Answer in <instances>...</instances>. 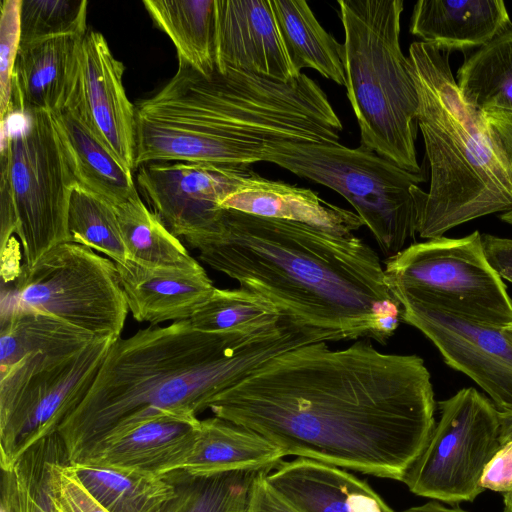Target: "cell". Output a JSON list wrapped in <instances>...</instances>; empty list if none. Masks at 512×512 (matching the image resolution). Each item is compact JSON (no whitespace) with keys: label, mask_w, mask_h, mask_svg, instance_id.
I'll use <instances>...</instances> for the list:
<instances>
[{"label":"cell","mask_w":512,"mask_h":512,"mask_svg":"<svg viewBox=\"0 0 512 512\" xmlns=\"http://www.w3.org/2000/svg\"><path fill=\"white\" fill-rule=\"evenodd\" d=\"M431 375L417 355L370 340L325 341L274 357L215 396L214 416L294 455L402 481L435 427Z\"/></svg>","instance_id":"cell-1"},{"label":"cell","mask_w":512,"mask_h":512,"mask_svg":"<svg viewBox=\"0 0 512 512\" xmlns=\"http://www.w3.org/2000/svg\"><path fill=\"white\" fill-rule=\"evenodd\" d=\"M188 245L212 269L334 341L386 344L401 321L378 254L354 234L223 208L216 231Z\"/></svg>","instance_id":"cell-2"},{"label":"cell","mask_w":512,"mask_h":512,"mask_svg":"<svg viewBox=\"0 0 512 512\" xmlns=\"http://www.w3.org/2000/svg\"><path fill=\"white\" fill-rule=\"evenodd\" d=\"M328 340L329 334L288 315L251 332H203L182 320L119 338L84 399L57 430L68 462L105 435L162 413L197 416L274 357Z\"/></svg>","instance_id":"cell-3"},{"label":"cell","mask_w":512,"mask_h":512,"mask_svg":"<svg viewBox=\"0 0 512 512\" xmlns=\"http://www.w3.org/2000/svg\"><path fill=\"white\" fill-rule=\"evenodd\" d=\"M135 111L136 170L172 161L250 167L282 143L339 142L343 128L304 73L288 83L236 69L205 76L181 59Z\"/></svg>","instance_id":"cell-4"},{"label":"cell","mask_w":512,"mask_h":512,"mask_svg":"<svg viewBox=\"0 0 512 512\" xmlns=\"http://www.w3.org/2000/svg\"><path fill=\"white\" fill-rule=\"evenodd\" d=\"M408 60L430 167L428 191L413 187L419 236L442 237L463 223L511 210L512 174L482 112L463 100L448 52L417 41L410 45Z\"/></svg>","instance_id":"cell-5"},{"label":"cell","mask_w":512,"mask_h":512,"mask_svg":"<svg viewBox=\"0 0 512 512\" xmlns=\"http://www.w3.org/2000/svg\"><path fill=\"white\" fill-rule=\"evenodd\" d=\"M347 97L361 144L422 174L415 140L418 94L400 46L402 0H339Z\"/></svg>","instance_id":"cell-6"},{"label":"cell","mask_w":512,"mask_h":512,"mask_svg":"<svg viewBox=\"0 0 512 512\" xmlns=\"http://www.w3.org/2000/svg\"><path fill=\"white\" fill-rule=\"evenodd\" d=\"M264 161L344 197L385 256L399 253L415 238L413 187L425 181L423 174L406 171L365 145L349 148L339 142L282 143L271 148Z\"/></svg>","instance_id":"cell-7"},{"label":"cell","mask_w":512,"mask_h":512,"mask_svg":"<svg viewBox=\"0 0 512 512\" xmlns=\"http://www.w3.org/2000/svg\"><path fill=\"white\" fill-rule=\"evenodd\" d=\"M116 340L96 337L70 355H29L0 372L2 470H12L25 452L57 433L86 396Z\"/></svg>","instance_id":"cell-8"},{"label":"cell","mask_w":512,"mask_h":512,"mask_svg":"<svg viewBox=\"0 0 512 512\" xmlns=\"http://www.w3.org/2000/svg\"><path fill=\"white\" fill-rule=\"evenodd\" d=\"M1 120V177L8 182L24 263L69 242L67 212L75 185L50 113L23 115V125Z\"/></svg>","instance_id":"cell-9"},{"label":"cell","mask_w":512,"mask_h":512,"mask_svg":"<svg viewBox=\"0 0 512 512\" xmlns=\"http://www.w3.org/2000/svg\"><path fill=\"white\" fill-rule=\"evenodd\" d=\"M384 272L392 293L488 325L512 323V299L485 258L479 231L413 243L387 257Z\"/></svg>","instance_id":"cell-10"},{"label":"cell","mask_w":512,"mask_h":512,"mask_svg":"<svg viewBox=\"0 0 512 512\" xmlns=\"http://www.w3.org/2000/svg\"><path fill=\"white\" fill-rule=\"evenodd\" d=\"M2 303L58 318L95 336L119 339L128 304L116 263L73 242L21 265Z\"/></svg>","instance_id":"cell-11"},{"label":"cell","mask_w":512,"mask_h":512,"mask_svg":"<svg viewBox=\"0 0 512 512\" xmlns=\"http://www.w3.org/2000/svg\"><path fill=\"white\" fill-rule=\"evenodd\" d=\"M438 405L440 420L402 482L419 496L472 501L484 491L483 471L501 447L499 411L472 387Z\"/></svg>","instance_id":"cell-12"},{"label":"cell","mask_w":512,"mask_h":512,"mask_svg":"<svg viewBox=\"0 0 512 512\" xmlns=\"http://www.w3.org/2000/svg\"><path fill=\"white\" fill-rule=\"evenodd\" d=\"M393 294L401 304V321L422 332L446 364L471 378L498 410L512 411V340L503 327Z\"/></svg>","instance_id":"cell-13"},{"label":"cell","mask_w":512,"mask_h":512,"mask_svg":"<svg viewBox=\"0 0 512 512\" xmlns=\"http://www.w3.org/2000/svg\"><path fill=\"white\" fill-rule=\"evenodd\" d=\"M137 184L153 212L186 242L216 231L223 208L253 170L197 162H150L141 165Z\"/></svg>","instance_id":"cell-14"},{"label":"cell","mask_w":512,"mask_h":512,"mask_svg":"<svg viewBox=\"0 0 512 512\" xmlns=\"http://www.w3.org/2000/svg\"><path fill=\"white\" fill-rule=\"evenodd\" d=\"M124 64L105 37L82 36L74 81L64 108L70 110L130 172L136 171V111L123 85Z\"/></svg>","instance_id":"cell-15"},{"label":"cell","mask_w":512,"mask_h":512,"mask_svg":"<svg viewBox=\"0 0 512 512\" xmlns=\"http://www.w3.org/2000/svg\"><path fill=\"white\" fill-rule=\"evenodd\" d=\"M217 71H248L279 82L301 74L294 70L270 0H215Z\"/></svg>","instance_id":"cell-16"},{"label":"cell","mask_w":512,"mask_h":512,"mask_svg":"<svg viewBox=\"0 0 512 512\" xmlns=\"http://www.w3.org/2000/svg\"><path fill=\"white\" fill-rule=\"evenodd\" d=\"M200 419L166 412L105 435L73 463L132 467L167 475L189 454Z\"/></svg>","instance_id":"cell-17"},{"label":"cell","mask_w":512,"mask_h":512,"mask_svg":"<svg viewBox=\"0 0 512 512\" xmlns=\"http://www.w3.org/2000/svg\"><path fill=\"white\" fill-rule=\"evenodd\" d=\"M116 267L133 318L152 326L189 320L215 289L197 261L187 266H152L128 260Z\"/></svg>","instance_id":"cell-18"},{"label":"cell","mask_w":512,"mask_h":512,"mask_svg":"<svg viewBox=\"0 0 512 512\" xmlns=\"http://www.w3.org/2000/svg\"><path fill=\"white\" fill-rule=\"evenodd\" d=\"M266 478L298 512H395L366 481L313 459L281 463Z\"/></svg>","instance_id":"cell-19"},{"label":"cell","mask_w":512,"mask_h":512,"mask_svg":"<svg viewBox=\"0 0 512 512\" xmlns=\"http://www.w3.org/2000/svg\"><path fill=\"white\" fill-rule=\"evenodd\" d=\"M284 456L265 436L214 416L200 420L189 454L164 477L174 484L232 471L272 470Z\"/></svg>","instance_id":"cell-20"},{"label":"cell","mask_w":512,"mask_h":512,"mask_svg":"<svg viewBox=\"0 0 512 512\" xmlns=\"http://www.w3.org/2000/svg\"><path fill=\"white\" fill-rule=\"evenodd\" d=\"M81 38L67 35L20 45L12 76L15 114H51L65 107Z\"/></svg>","instance_id":"cell-21"},{"label":"cell","mask_w":512,"mask_h":512,"mask_svg":"<svg viewBox=\"0 0 512 512\" xmlns=\"http://www.w3.org/2000/svg\"><path fill=\"white\" fill-rule=\"evenodd\" d=\"M220 207L305 223L341 235L354 234L364 225L357 213L323 200L311 189L266 179L254 171Z\"/></svg>","instance_id":"cell-22"},{"label":"cell","mask_w":512,"mask_h":512,"mask_svg":"<svg viewBox=\"0 0 512 512\" xmlns=\"http://www.w3.org/2000/svg\"><path fill=\"white\" fill-rule=\"evenodd\" d=\"M511 25L502 0H420L410 32L449 52L480 48Z\"/></svg>","instance_id":"cell-23"},{"label":"cell","mask_w":512,"mask_h":512,"mask_svg":"<svg viewBox=\"0 0 512 512\" xmlns=\"http://www.w3.org/2000/svg\"><path fill=\"white\" fill-rule=\"evenodd\" d=\"M51 116L76 185L113 206L137 191L133 173L70 110L62 108Z\"/></svg>","instance_id":"cell-24"},{"label":"cell","mask_w":512,"mask_h":512,"mask_svg":"<svg viewBox=\"0 0 512 512\" xmlns=\"http://www.w3.org/2000/svg\"><path fill=\"white\" fill-rule=\"evenodd\" d=\"M96 337L53 316L2 303L0 372L37 353L52 356L74 354Z\"/></svg>","instance_id":"cell-25"},{"label":"cell","mask_w":512,"mask_h":512,"mask_svg":"<svg viewBox=\"0 0 512 512\" xmlns=\"http://www.w3.org/2000/svg\"><path fill=\"white\" fill-rule=\"evenodd\" d=\"M289 60L297 74L311 68L345 86L344 45L328 33L303 0H270Z\"/></svg>","instance_id":"cell-26"},{"label":"cell","mask_w":512,"mask_h":512,"mask_svg":"<svg viewBox=\"0 0 512 512\" xmlns=\"http://www.w3.org/2000/svg\"><path fill=\"white\" fill-rule=\"evenodd\" d=\"M143 5L175 45L178 59L205 76L215 72V0H144Z\"/></svg>","instance_id":"cell-27"},{"label":"cell","mask_w":512,"mask_h":512,"mask_svg":"<svg viewBox=\"0 0 512 512\" xmlns=\"http://www.w3.org/2000/svg\"><path fill=\"white\" fill-rule=\"evenodd\" d=\"M88 491L110 512H157L176 492V485L156 472L70 463Z\"/></svg>","instance_id":"cell-28"},{"label":"cell","mask_w":512,"mask_h":512,"mask_svg":"<svg viewBox=\"0 0 512 512\" xmlns=\"http://www.w3.org/2000/svg\"><path fill=\"white\" fill-rule=\"evenodd\" d=\"M456 82L463 100L478 111L512 113V25L463 62Z\"/></svg>","instance_id":"cell-29"},{"label":"cell","mask_w":512,"mask_h":512,"mask_svg":"<svg viewBox=\"0 0 512 512\" xmlns=\"http://www.w3.org/2000/svg\"><path fill=\"white\" fill-rule=\"evenodd\" d=\"M129 260L152 266H187L196 260L136 191L114 206Z\"/></svg>","instance_id":"cell-30"},{"label":"cell","mask_w":512,"mask_h":512,"mask_svg":"<svg viewBox=\"0 0 512 512\" xmlns=\"http://www.w3.org/2000/svg\"><path fill=\"white\" fill-rule=\"evenodd\" d=\"M283 316L272 302L244 287H215L189 320L203 332L242 333L273 325Z\"/></svg>","instance_id":"cell-31"},{"label":"cell","mask_w":512,"mask_h":512,"mask_svg":"<svg viewBox=\"0 0 512 512\" xmlns=\"http://www.w3.org/2000/svg\"><path fill=\"white\" fill-rule=\"evenodd\" d=\"M67 230L69 242L103 253L116 264L129 260L115 207L76 184L69 198Z\"/></svg>","instance_id":"cell-32"},{"label":"cell","mask_w":512,"mask_h":512,"mask_svg":"<svg viewBox=\"0 0 512 512\" xmlns=\"http://www.w3.org/2000/svg\"><path fill=\"white\" fill-rule=\"evenodd\" d=\"M259 471H232L176 482L175 495L157 512H247Z\"/></svg>","instance_id":"cell-33"},{"label":"cell","mask_w":512,"mask_h":512,"mask_svg":"<svg viewBox=\"0 0 512 512\" xmlns=\"http://www.w3.org/2000/svg\"><path fill=\"white\" fill-rule=\"evenodd\" d=\"M86 0H21L20 45L87 32Z\"/></svg>","instance_id":"cell-34"},{"label":"cell","mask_w":512,"mask_h":512,"mask_svg":"<svg viewBox=\"0 0 512 512\" xmlns=\"http://www.w3.org/2000/svg\"><path fill=\"white\" fill-rule=\"evenodd\" d=\"M63 450L56 433L38 442L15 462L12 470L16 512H55L47 484L48 466Z\"/></svg>","instance_id":"cell-35"},{"label":"cell","mask_w":512,"mask_h":512,"mask_svg":"<svg viewBox=\"0 0 512 512\" xmlns=\"http://www.w3.org/2000/svg\"><path fill=\"white\" fill-rule=\"evenodd\" d=\"M47 484L55 512H110L81 482L65 450L49 463Z\"/></svg>","instance_id":"cell-36"},{"label":"cell","mask_w":512,"mask_h":512,"mask_svg":"<svg viewBox=\"0 0 512 512\" xmlns=\"http://www.w3.org/2000/svg\"><path fill=\"white\" fill-rule=\"evenodd\" d=\"M21 0H3L0 20V114L1 120L15 114L12 106V76L20 47Z\"/></svg>","instance_id":"cell-37"},{"label":"cell","mask_w":512,"mask_h":512,"mask_svg":"<svg viewBox=\"0 0 512 512\" xmlns=\"http://www.w3.org/2000/svg\"><path fill=\"white\" fill-rule=\"evenodd\" d=\"M481 486L504 493L512 489V439L503 443L485 466Z\"/></svg>","instance_id":"cell-38"},{"label":"cell","mask_w":512,"mask_h":512,"mask_svg":"<svg viewBox=\"0 0 512 512\" xmlns=\"http://www.w3.org/2000/svg\"><path fill=\"white\" fill-rule=\"evenodd\" d=\"M260 470L252 483L247 512H298L268 483L267 473Z\"/></svg>","instance_id":"cell-39"},{"label":"cell","mask_w":512,"mask_h":512,"mask_svg":"<svg viewBox=\"0 0 512 512\" xmlns=\"http://www.w3.org/2000/svg\"><path fill=\"white\" fill-rule=\"evenodd\" d=\"M485 258L493 271L512 283V239L481 234Z\"/></svg>","instance_id":"cell-40"},{"label":"cell","mask_w":512,"mask_h":512,"mask_svg":"<svg viewBox=\"0 0 512 512\" xmlns=\"http://www.w3.org/2000/svg\"><path fill=\"white\" fill-rule=\"evenodd\" d=\"M492 141L512 174V113L482 112Z\"/></svg>","instance_id":"cell-41"},{"label":"cell","mask_w":512,"mask_h":512,"mask_svg":"<svg viewBox=\"0 0 512 512\" xmlns=\"http://www.w3.org/2000/svg\"><path fill=\"white\" fill-rule=\"evenodd\" d=\"M2 471L0 512H16L13 470Z\"/></svg>","instance_id":"cell-42"},{"label":"cell","mask_w":512,"mask_h":512,"mask_svg":"<svg viewBox=\"0 0 512 512\" xmlns=\"http://www.w3.org/2000/svg\"><path fill=\"white\" fill-rule=\"evenodd\" d=\"M499 411L500 417V443L501 445L512 439V411Z\"/></svg>","instance_id":"cell-43"},{"label":"cell","mask_w":512,"mask_h":512,"mask_svg":"<svg viewBox=\"0 0 512 512\" xmlns=\"http://www.w3.org/2000/svg\"><path fill=\"white\" fill-rule=\"evenodd\" d=\"M401 512H466L460 508H448L443 506L442 504L430 501L423 505L414 506L411 508H408L406 510H403Z\"/></svg>","instance_id":"cell-44"},{"label":"cell","mask_w":512,"mask_h":512,"mask_svg":"<svg viewBox=\"0 0 512 512\" xmlns=\"http://www.w3.org/2000/svg\"><path fill=\"white\" fill-rule=\"evenodd\" d=\"M504 512H512V489L504 493Z\"/></svg>","instance_id":"cell-45"},{"label":"cell","mask_w":512,"mask_h":512,"mask_svg":"<svg viewBox=\"0 0 512 512\" xmlns=\"http://www.w3.org/2000/svg\"><path fill=\"white\" fill-rule=\"evenodd\" d=\"M500 219H501L503 222H505V223H507V224L512 225V209H511V210H509V211H506V212L501 213V215H500Z\"/></svg>","instance_id":"cell-46"},{"label":"cell","mask_w":512,"mask_h":512,"mask_svg":"<svg viewBox=\"0 0 512 512\" xmlns=\"http://www.w3.org/2000/svg\"><path fill=\"white\" fill-rule=\"evenodd\" d=\"M506 334L509 336V338L512 340V323L508 324L507 326L503 327Z\"/></svg>","instance_id":"cell-47"}]
</instances>
